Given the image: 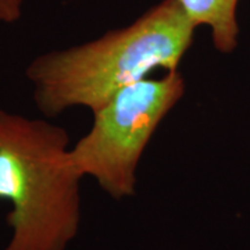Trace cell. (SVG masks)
<instances>
[{
    "instance_id": "7a4b0ae2",
    "label": "cell",
    "mask_w": 250,
    "mask_h": 250,
    "mask_svg": "<svg viewBox=\"0 0 250 250\" xmlns=\"http://www.w3.org/2000/svg\"><path fill=\"white\" fill-rule=\"evenodd\" d=\"M70 135L46 118L0 108V200L9 202L3 250H67L82 220V177Z\"/></svg>"
},
{
    "instance_id": "6da1fadb",
    "label": "cell",
    "mask_w": 250,
    "mask_h": 250,
    "mask_svg": "<svg viewBox=\"0 0 250 250\" xmlns=\"http://www.w3.org/2000/svg\"><path fill=\"white\" fill-rule=\"evenodd\" d=\"M196 29L178 0H161L126 27L39 54L25 68L36 108L46 118L74 107L95 111L152 72L179 70Z\"/></svg>"
},
{
    "instance_id": "277c9868",
    "label": "cell",
    "mask_w": 250,
    "mask_h": 250,
    "mask_svg": "<svg viewBox=\"0 0 250 250\" xmlns=\"http://www.w3.org/2000/svg\"><path fill=\"white\" fill-rule=\"evenodd\" d=\"M188 20L199 27H208L218 53L235 52L239 42L238 6L241 0H178Z\"/></svg>"
},
{
    "instance_id": "3957f363",
    "label": "cell",
    "mask_w": 250,
    "mask_h": 250,
    "mask_svg": "<svg viewBox=\"0 0 250 250\" xmlns=\"http://www.w3.org/2000/svg\"><path fill=\"white\" fill-rule=\"evenodd\" d=\"M185 90L182 72L167 71L126 86L92 111L90 129L70 147L78 174L95 179L114 200L134 197L143 153Z\"/></svg>"
}]
</instances>
